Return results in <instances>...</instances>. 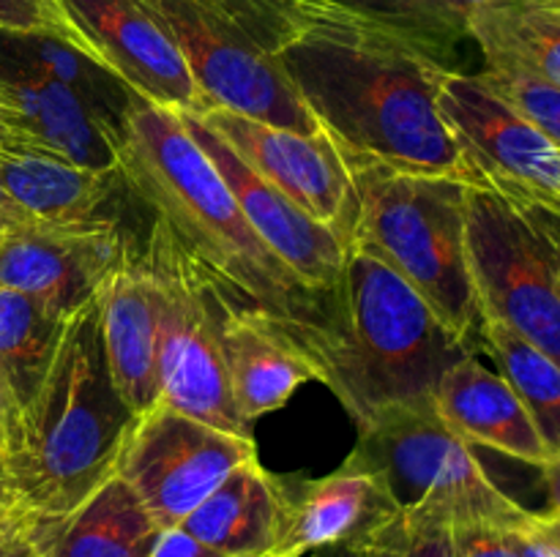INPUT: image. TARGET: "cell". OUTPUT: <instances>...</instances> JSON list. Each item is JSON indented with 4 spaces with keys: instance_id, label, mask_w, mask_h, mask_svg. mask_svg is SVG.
Masks as SVG:
<instances>
[{
    "instance_id": "obj_1",
    "label": "cell",
    "mask_w": 560,
    "mask_h": 557,
    "mask_svg": "<svg viewBox=\"0 0 560 557\" xmlns=\"http://www.w3.org/2000/svg\"><path fill=\"white\" fill-rule=\"evenodd\" d=\"M277 60L339 153L468 183L438 112L454 58L424 38L337 0H288Z\"/></svg>"
},
{
    "instance_id": "obj_2",
    "label": "cell",
    "mask_w": 560,
    "mask_h": 557,
    "mask_svg": "<svg viewBox=\"0 0 560 557\" xmlns=\"http://www.w3.org/2000/svg\"><path fill=\"white\" fill-rule=\"evenodd\" d=\"M131 197L238 311L271 317L310 353L337 320V295L306 287L252 229L178 112L137 98L118 142Z\"/></svg>"
},
{
    "instance_id": "obj_3",
    "label": "cell",
    "mask_w": 560,
    "mask_h": 557,
    "mask_svg": "<svg viewBox=\"0 0 560 557\" xmlns=\"http://www.w3.org/2000/svg\"><path fill=\"white\" fill-rule=\"evenodd\" d=\"M140 415L115 386L96 298L69 315L36 396L16 413L5 457L25 511L63 519L115 475Z\"/></svg>"
},
{
    "instance_id": "obj_4",
    "label": "cell",
    "mask_w": 560,
    "mask_h": 557,
    "mask_svg": "<svg viewBox=\"0 0 560 557\" xmlns=\"http://www.w3.org/2000/svg\"><path fill=\"white\" fill-rule=\"evenodd\" d=\"M470 353L399 273L348 251L337 320L306 355L361 429L388 407L432 402L443 371Z\"/></svg>"
},
{
    "instance_id": "obj_5",
    "label": "cell",
    "mask_w": 560,
    "mask_h": 557,
    "mask_svg": "<svg viewBox=\"0 0 560 557\" xmlns=\"http://www.w3.org/2000/svg\"><path fill=\"white\" fill-rule=\"evenodd\" d=\"M342 158L353 178L345 249L399 273L474 347L481 309L465 249V180Z\"/></svg>"
},
{
    "instance_id": "obj_6",
    "label": "cell",
    "mask_w": 560,
    "mask_h": 557,
    "mask_svg": "<svg viewBox=\"0 0 560 557\" xmlns=\"http://www.w3.org/2000/svg\"><path fill=\"white\" fill-rule=\"evenodd\" d=\"M348 459L370 470L402 513H424L448 528L495 524L517 530L534 519V511L487 475L476 448L446 424L435 402L377 413L359 429Z\"/></svg>"
},
{
    "instance_id": "obj_7",
    "label": "cell",
    "mask_w": 560,
    "mask_h": 557,
    "mask_svg": "<svg viewBox=\"0 0 560 557\" xmlns=\"http://www.w3.org/2000/svg\"><path fill=\"white\" fill-rule=\"evenodd\" d=\"M211 107L320 134L277 60L288 0H145Z\"/></svg>"
},
{
    "instance_id": "obj_8",
    "label": "cell",
    "mask_w": 560,
    "mask_h": 557,
    "mask_svg": "<svg viewBox=\"0 0 560 557\" xmlns=\"http://www.w3.org/2000/svg\"><path fill=\"white\" fill-rule=\"evenodd\" d=\"M140 246L159 295V404L252 437V424L235 407L224 366L222 295L153 222Z\"/></svg>"
},
{
    "instance_id": "obj_9",
    "label": "cell",
    "mask_w": 560,
    "mask_h": 557,
    "mask_svg": "<svg viewBox=\"0 0 560 557\" xmlns=\"http://www.w3.org/2000/svg\"><path fill=\"white\" fill-rule=\"evenodd\" d=\"M465 249L481 320H498L560 364V262L517 202L465 183Z\"/></svg>"
},
{
    "instance_id": "obj_10",
    "label": "cell",
    "mask_w": 560,
    "mask_h": 557,
    "mask_svg": "<svg viewBox=\"0 0 560 557\" xmlns=\"http://www.w3.org/2000/svg\"><path fill=\"white\" fill-rule=\"evenodd\" d=\"M252 459H257L255 437L233 435L156 404L131 426L115 475L131 486L159 528L167 530Z\"/></svg>"
},
{
    "instance_id": "obj_11",
    "label": "cell",
    "mask_w": 560,
    "mask_h": 557,
    "mask_svg": "<svg viewBox=\"0 0 560 557\" xmlns=\"http://www.w3.org/2000/svg\"><path fill=\"white\" fill-rule=\"evenodd\" d=\"M438 112L463 156L468 183L560 218V147L487 91L476 74L454 69L438 93Z\"/></svg>"
},
{
    "instance_id": "obj_12",
    "label": "cell",
    "mask_w": 560,
    "mask_h": 557,
    "mask_svg": "<svg viewBox=\"0 0 560 557\" xmlns=\"http://www.w3.org/2000/svg\"><path fill=\"white\" fill-rule=\"evenodd\" d=\"M74 47L137 98L178 115L211 109L178 44L145 0H58Z\"/></svg>"
},
{
    "instance_id": "obj_13",
    "label": "cell",
    "mask_w": 560,
    "mask_h": 557,
    "mask_svg": "<svg viewBox=\"0 0 560 557\" xmlns=\"http://www.w3.org/2000/svg\"><path fill=\"white\" fill-rule=\"evenodd\" d=\"M195 118L217 140H222L252 173L260 175L306 216L331 227L345 244L350 202H353V178L342 153L328 140L326 131L301 134L222 107H211Z\"/></svg>"
},
{
    "instance_id": "obj_14",
    "label": "cell",
    "mask_w": 560,
    "mask_h": 557,
    "mask_svg": "<svg viewBox=\"0 0 560 557\" xmlns=\"http://www.w3.org/2000/svg\"><path fill=\"white\" fill-rule=\"evenodd\" d=\"M131 244L129 229L80 233L36 222L20 224L0 233V287L33 295L60 317H69L96 298Z\"/></svg>"
},
{
    "instance_id": "obj_15",
    "label": "cell",
    "mask_w": 560,
    "mask_h": 557,
    "mask_svg": "<svg viewBox=\"0 0 560 557\" xmlns=\"http://www.w3.org/2000/svg\"><path fill=\"white\" fill-rule=\"evenodd\" d=\"M189 134L195 137L197 145L202 147L217 173L233 191L235 202H238L241 213L246 222L252 224L262 244L301 278L310 289L334 298L342 278L345 260H348V249H345L342 238L334 233L326 224L315 222L306 216L299 205L279 194L271 183L252 173L222 140L211 134L195 115H180Z\"/></svg>"
},
{
    "instance_id": "obj_16",
    "label": "cell",
    "mask_w": 560,
    "mask_h": 557,
    "mask_svg": "<svg viewBox=\"0 0 560 557\" xmlns=\"http://www.w3.org/2000/svg\"><path fill=\"white\" fill-rule=\"evenodd\" d=\"M0 180L31 222L80 233L126 229V202L135 200L120 167H77L22 142L0 145Z\"/></svg>"
},
{
    "instance_id": "obj_17",
    "label": "cell",
    "mask_w": 560,
    "mask_h": 557,
    "mask_svg": "<svg viewBox=\"0 0 560 557\" xmlns=\"http://www.w3.org/2000/svg\"><path fill=\"white\" fill-rule=\"evenodd\" d=\"M397 513L375 475L345 459L323 478H282V530L271 555L306 557L359 546Z\"/></svg>"
},
{
    "instance_id": "obj_18",
    "label": "cell",
    "mask_w": 560,
    "mask_h": 557,
    "mask_svg": "<svg viewBox=\"0 0 560 557\" xmlns=\"http://www.w3.org/2000/svg\"><path fill=\"white\" fill-rule=\"evenodd\" d=\"M115 386L137 415L159 404V295L140 240L96 293Z\"/></svg>"
},
{
    "instance_id": "obj_19",
    "label": "cell",
    "mask_w": 560,
    "mask_h": 557,
    "mask_svg": "<svg viewBox=\"0 0 560 557\" xmlns=\"http://www.w3.org/2000/svg\"><path fill=\"white\" fill-rule=\"evenodd\" d=\"M0 93L14 126L36 151L77 167H120L118 134L63 82L0 60Z\"/></svg>"
},
{
    "instance_id": "obj_20",
    "label": "cell",
    "mask_w": 560,
    "mask_h": 557,
    "mask_svg": "<svg viewBox=\"0 0 560 557\" xmlns=\"http://www.w3.org/2000/svg\"><path fill=\"white\" fill-rule=\"evenodd\" d=\"M432 402L446 424L474 448H492L534 467H545L552 459L506 377L481 364L476 353L443 371Z\"/></svg>"
},
{
    "instance_id": "obj_21",
    "label": "cell",
    "mask_w": 560,
    "mask_h": 557,
    "mask_svg": "<svg viewBox=\"0 0 560 557\" xmlns=\"http://www.w3.org/2000/svg\"><path fill=\"white\" fill-rule=\"evenodd\" d=\"M222 349L235 407L249 424L282 410L304 382L317 380L310 355L271 317L224 304Z\"/></svg>"
},
{
    "instance_id": "obj_22",
    "label": "cell",
    "mask_w": 560,
    "mask_h": 557,
    "mask_svg": "<svg viewBox=\"0 0 560 557\" xmlns=\"http://www.w3.org/2000/svg\"><path fill=\"white\" fill-rule=\"evenodd\" d=\"M180 528L228 557L271 555L282 530V478L252 459L233 470Z\"/></svg>"
},
{
    "instance_id": "obj_23",
    "label": "cell",
    "mask_w": 560,
    "mask_h": 557,
    "mask_svg": "<svg viewBox=\"0 0 560 557\" xmlns=\"http://www.w3.org/2000/svg\"><path fill=\"white\" fill-rule=\"evenodd\" d=\"M42 557H151L162 528L124 478L104 481L63 519H38Z\"/></svg>"
},
{
    "instance_id": "obj_24",
    "label": "cell",
    "mask_w": 560,
    "mask_h": 557,
    "mask_svg": "<svg viewBox=\"0 0 560 557\" xmlns=\"http://www.w3.org/2000/svg\"><path fill=\"white\" fill-rule=\"evenodd\" d=\"M465 33L479 44L485 66L528 71L560 87V5L552 0H506L465 14Z\"/></svg>"
},
{
    "instance_id": "obj_25",
    "label": "cell",
    "mask_w": 560,
    "mask_h": 557,
    "mask_svg": "<svg viewBox=\"0 0 560 557\" xmlns=\"http://www.w3.org/2000/svg\"><path fill=\"white\" fill-rule=\"evenodd\" d=\"M0 60L27 66V69H36L63 82L120 140L124 120L137 96L80 47L60 36H49V33L0 31Z\"/></svg>"
},
{
    "instance_id": "obj_26",
    "label": "cell",
    "mask_w": 560,
    "mask_h": 557,
    "mask_svg": "<svg viewBox=\"0 0 560 557\" xmlns=\"http://www.w3.org/2000/svg\"><path fill=\"white\" fill-rule=\"evenodd\" d=\"M69 317H60L33 295L0 287V375L16 413L36 396L58 353Z\"/></svg>"
},
{
    "instance_id": "obj_27",
    "label": "cell",
    "mask_w": 560,
    "mask_h": 557,
    "mask_svg": "<svg viewBox=\"0 0 560 557\" xmlns=\"http://www.w3.org/2000/svg\"><path fill=\"white\" fill-rule=\"evenodd\" d=\"M479 342L528 410L541 440L560 451V364L498 320H481Z\"/></svg>"
},
{
    "instance_id": "obj_28",
    "label": "cell",
    "mask_w": 560,
    "mask_h": 557,
    "mask_svg": "<svg viewBox=\"0 0 560 557\" xmlns=\"http://www.w3.org/2000/svg\"><path fill=\"white\" fill-rule=\"evenodd\" d=\"M476 80L560 147V87L520 69L485 66Z\"/></svg>"
},
{
    "instance_id": "obj_29",
    "label": "cell",
    "mask_w": 560,
    "mask_h": 557,
    "mask_svg": "<svg viewBox=\"0 0 560 557\" xmlns=\"http://www.w3.org/2000/svg\"><path fill=\"white\" fill-rule=\"evenodd\" d=\"M337 3L361 11V14L377 16L383 22H392V25L424 38L427 44L446 52L448 58H454L457 44L468 38L463 16L443 9L435 0H337Z\"/></svg>"
},
{
    "instance_id": "obj_30",
    "label": "cell",
    "mask_w": 560,
    "mask_h": 557,
    "mask_svg": "<svg viewBox=\"0 0 560 557\" xmlns=\"http://www.w3.org/2000/svg\"><path fill=\"white\" fill-rule=\"evenodd\" d=\"M364 546L372 557H452V528L424 513L397 511Z\"/></svg>"
},
{
    "instance_id": "obj_31",
    "label": "cell",
    "mask_w": 560,
    "mask_h": 557,
    "mask_svg": "<svg viewBox=\"0 0 560 557\" xmlns=\"http://www.w3.org/2000/svg\"><path fill=\"white\" fill-rule=\"evenodd\" d=\"M0 31L49 33L74 44L58 0H0Z\"/></svg>"
},
{
    "instance_id": "obj_32",
    "label": "cell",
    "mask_w": 560,
    "mask_h": 557,
    "mask_svg": "<svg viewBox=\"0 0 560 557\" xmlns=\"http://www.w3.org/2000/svg\"><path fill=\"white\" fill-rule=\"evenodd\" d=\"M512 533L495 524L452 528V557H517Z\"/></svg>"
},
{
    "instance_id": "obj_33",
    "label": "cell",
    "mask_w": 560,
    "mask_h": 557,
    "mask_svg": "<svg viewBox=\"0 0 560 557\" xmlns=\"http://www.w3.org/2000/svg\"><path fill=\"white\" fill-rule=\"evenodd\" d=\"M38 519H3L0 517V557H42L38 546Z\"/></svg>"
},
{
    "instance_id": "obj_34",
    "label": "cell",
    "mask_w": 560,
    "mask_h": 557,
    "mask_svg": "<svg viewBox=\"0 0 560 557\" xmlns=\"http://www.w3.org/2000/svg\"><path fill=\"white\" fill-rule=\"evenodd\" d=\"M151 557H228V555L217 552L213 546L202 544V541L195 538L189 530L175 524V528L162 530Z\"/></svg>"
},
{
    "instance_id": "obj_35",
    "label": "cell",
    "mask_w": 560,
    "mask_h": 557,
    "mask_svg": "<svg viewBox=\"0 0 560 557\" xmlns=\"http://www.w3.org/2000/svg\"><path fill=\"white\" fill-rule=\"evenodd\" d=\"M512 535L517 557H560V544L547 533L541 513H534V519L514 530Z\"/></svg>"
},
{
    "instance_id": "obj_36",
    "label": "cell",
    "mask_w": 560,
    "mask_h": 557,
    "mask_svg": "<svg viewBox=\"0 0 560 557\" xmlns=\"http://www.w3.org/2000/svg\"><path fill=\"white\" fill-rule=\"evenodd\" d=\"M0 517L3 519H25L31 513L25 511L20 500V491H16L14 475H11V464L5 451L0 448Z\"/></svg>"
},
{
    "instance_id": "obj_37",
    "label": "cell",
    "mask_w": 560,
    "mask_h": 557,
    "mask_svg": "<svg viewBox=\"0 0 560 557\" xmlns=\"http://www.w3.org/2000/svg\"><path fill=\"white\" fill-rule=\"evenodd\" d=\"M541 470V478H545V489H547V511L550 517L560 519V451L552 453L550 462L545 464Z\"/></svg>"
},
{
    "instance_id": "obj_38",
    "label": "cell",
    "mask_w": 560,
    "mask_h": 557,
    "mask_svg": "<svg viewBox=\"0 0 560 557\" xmlns=\"http://www.w3.org/2000/svg\"><path fill=\"white\" fill-rule=\"evenodd\" d=\"M14 420H16V402H14V396H11L9 386H5L3 375H0V448H3V451H5V446H9Z\"/></svg>"
},
{
    "instance_id": "obj_39",
    "label": "cell",
    "mask_w": 560,
    "mask_h": 557,
    "mask_svg": "<svg viewBox=\"0 0 560 557\" xmlns=\"http://www.w3.org/2000/svg\"><path fill=\"white\" fill-rule=\"evenodd\" d=\"M20 224H31V218H27V213L22 211L14 200H11V194L5 191L3 180H0V233H3V229H11V227H20Z\"/></svg>"
},
{
    "instance_id": "obj_40",
    "label": "cell",
    "mask_w": 560,
    "mask_h": 557,
    "mask_svg": "<svg viewBox=\"0 0 560 557\" xmlns=\"http://www.w3.org/2000/svg\"><path fill=\"white\" fill-rule=\"evenodd\" d=\"M523 208L536 218V224L545 229L547 238L552 240V246H556V251H558V262H560V218L552 216V213L541 211V208H530V205H523Z\"/></svg>"
},
{
    "instance_id": "obj_41",
    "label": "cell",
    "mask_w": 560,
    "mask_h": 557,
    "mask_svg": "<svg viewBox=\"0 0 560 557\" xmlns=\"http://www.w3.org/2000/svg\"><path fill=\"white\" fill-rule=\"evenodd\" d=\"M435 3H441L443 9L454 11V14H457V16H463V20H465V14H468V11H474V9H481V5H492V3H506V0H435Z\"/></svg>"
},
{
    "instance_id": "obj_42",
    "label": "cell",
    "mask_w": 560,
    "mask_h": 557,
    "mask_svg": "<svg viewBox=\"0 0 560 557\" xmlns=\"http://www.w3.org/2000/svg\"><path fill=\"white\" fill-rule=\"evenodd\" d=\"M306 557H372V555L364 544H359V546H339V549L315 552V555H306Z\"/></svg>"
},
{
    "instance_id": "obj_43",
    "label": "cell",
    "mask_w": 560,
    "mask_h": 557,
    "mask_svg": "<svg viewBox=\"0 0 560 557\" xmlns=\"http://www.w3.org/2000/svg\"><path fill=\"white\" fill-rule=\"evenodd\" d=\"M11 142H22V145L33 147L31 142H27L25 137H22L20 131L14 129V126H9V123H5V120H0V145H11Z\"/></svg>"
},
{
    "instance_id": "obj_44",
    "label": "cell",
    "mask_w": 560,
    "mask_h": 557,
    "mask_svg": "<svg viewBox=\"0 0 560 557\" xmlns=\"http://www.w3.org/2000/svg\"><path fill=\"white\" fill-rule=\"evenodd\" d=\"M541 522H545L547 533H550L552 538H556L558 544H560V519L558 517H550V513H541Z\"/></svg>"
},
{
    "instance_id": "obj_45",
    "label": "cell",
    "mask_w": 560,
    "mask_h": 557,
    "mask_svg": "<svg viewBox=\"0 0 560 557\" xmlns=\"http://www.w3.org/2000/svg\"><path fill=\"white\" fill-rule=\"evenodd\" d=\"M0 120H5V123H9V126H14V120H11V112H9V107H5V98H3V93H0ZM14 129H16V126H14ZM16 131H20V129H16ZM20 134H22V131H20ZM22 137H25V134H22Z\"/></svg>"
},
{
    "instance_id": "obj_46",
    "label": "cell",
    "mask_w": 560,
    "mask_h": 557,
    "mask_svg": "<svg viewBox=\"0 0 560 557\" xmlns=\"http://www.w3.org/2000/svg\"><path fill=\"white\" fill-rule=\"evenodd\" d=\"M252 557H277V555H252Z\"/></svg>"
},
{
    "instance_id": "obj_47",
    "label": "cell",
    "mask_w": 560,
    "mask_h": 557,
    "mask_svg": "<svg viewBox=\"0 0 560 557\" xmlns=\"http://www.w3.org/2000/svg\"><path fill=\"white\" fill-rule=\"evenodd\" d=\"M552 3H558V5H560V0H552Z\"/></svg>"
}]
</instances>
